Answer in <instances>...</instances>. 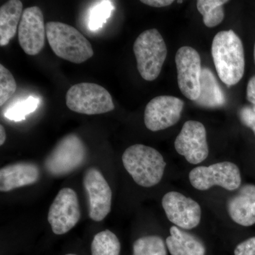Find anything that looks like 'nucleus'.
Returning <instances> with one entry per match:
<instances>
[{
	"instance_id": "f257e3e1",
	"label": "nucleus",
	"mask_w": 255,
	"mask_h": 255,
	"mask_svg": "<svg viewBox=\"0 0 255 255\" xmlns=\"http://www.w3.org/2000/svg\"><path fill=\"white\" fill-rule=\"evenodd\" d=\"M211 53L221 81L228 87L241 81L246 65L244 48L241 38L233 30L220 31L215 36Z\"/></svg>"
},
{
	"instance_id": "f03ea898",
	"label": "nucleus",
	"mask_w": 255,
	"mask_h": 255,
	"mask_svg": "<svg viewBox=\"0 0 255 255\" xmlns=\"http://www.w3.org/2000/svg\"><path fill=\"white\" fill-rule=\"evenodd\" d=\"M122 161L127 172L141 187H154L163 177L165 161L158 151L149 146H130L124 152Z\"/></svg>"
},
{
	"instance_id": "7ed1b4c3",
	"label": "nucleus",
	"mask_w": 255,
	"mask_h": 255,
	"mask_svg": "<svg viewBox=\"0 0 255 255\" xmlns=\"http://www.w3.org/2000/svg\"><path fill=\"white\" fill-rule=\"evenodd\" d=\"M46 36L51 49L62 59L81 64L91 58V43L76 28L58 21L46 23Z\"/></svg>"
},
{
	"instance_id": "20e7f679",
	"label": "nucleus",
	"mask_w": 255,
	"mask_h": 255,
	"mask_svg": "<svg viewBox=\"0 0 255 255\" xmlns=\"http://www.w3.org/2000/svg\"><path fill=\"white\" fill-rule=\"evenodd\" d=\"M137 68L142 78L153 81L157 78L167 55L162 35L157 29H149L139 35L133 44Z\"/></svg>"
},
{
	"instance_id": "39448f33",
	"label": "nucleus",
	"mask_w": 255,
	"mask_h": 255,
	"mask_svg": "<svg viewBox=\"0 0 255 255\" xmlns=\"http://www.w3.org/2000/svg\"><path fill=\"white\" fill-rule=\"evenodd\" d=\"M65 100L70 110L86 115L108 113L115 109L110 92L91 82H81L70 87Z\"/></svg>"
},
{
	"instance_id": "423d86ee",
	"label": "nucleus",
	"mask_w": 255,
	"mask_h": 255,
	"mask_svg": "<svg viewBox=\"0 0 255 255\" xmlns=\"http://www.w3.org/2000/svg\"><path fill=\"white\" fill-rule=\"evenodd\" d=\"M86 157L83 141L75 134H70L61 139L46 157L45 167L51 175L59 177L79 168Z\"/></svg>"
},
{
	"instance_id": "0eeeda50",
	"label": "nucleus",
	"mask_w": 255,
	"mask_h": 255,
	"mask_svg": "<svg viewBox=\"0 0 255 255\" xmlns=\"http://www.w3.org/2000/svg\"><path fill=\"white\" fill-rule=\"evenodd\" d=\"M189 177L191 185L200 191L208 190L214 186L233 191L241 184V171L236 164L231 162L196 167L191 171Z\"/></svg>"
},
{
	"instance_id": "6e6552de",
	"label": "nucleus",
	"mask_w": 255,
	"mask_h": 255,
	"mask_svg": "<svg viewBox=\"0 0 255 255\" xmlns=\"http://www.w3.org/2000/svg\"><path fill=\"white\" fill-rule=\"evenodd\" d=\"M81 217L78 196L73 189L63 188L50 206L48 221L52 231L63 235L73 229Z\"/></svg>"
},
{
	"instance_id": "1a4fd4ad",
	"label": "nucleus",
	"mask_w": 255,
	"mask_h": 255,
	"mask_svg": "<svg viewBox=\"0 0 255 255\" xmlns=\"http://www.w3.org/2000/svg\"><path fill=\"white\" fill-rule=\"evenodd\" d=\"M178 85L189 100H198L200 95L201 68L199 53L189 46H183L176 53Z\"/></svg>"
},
{
	"instance_id": "9d476101",
	"label": "nucleus",
	"mask_w": 255,
	"mask_h": 255,
	"mask_svg": "<svg viewBox=\"0 0 255 255\" xmlns=\"http://www.w3.org/2000/svg\"><path fill=\"white\" fill-rule=\"evenodd\" d=\"M83 185L88 198L90 219L96 222L103 221L112 207V192L108 182L100 170L92 167L85 172Z\"/></svg>"
},
{
	"instance_id": "9b49d317",
	"label": "nucleus",
	"mask_w": 255,
	"mask_h": 255,
	"mask_svg": "<svg viewBox=\"0 0 255 255\" xmlns=\"http://www.w3.org/2000/svg\"><path fill=\"white\" fill-rule=\"evenodd\" d=\"M174 147L179 155L193 164L201 163L209 155V145L204 124L196 121H188L176 137Z\"/></svg>"
},
{
	"instance_id": "f8f14e48",
	"label": "nucleus",
	"mask_w": 255,
	"mask_h": 255,
	"mask_svg": "<svg viewBox=\"0 0 255 255\" xmlns=\"http://www.w3.org/2000/svg\"><path fill=\"white\" fill-rule=\"evenodd\" d=\"M184 102L172 96L155 97L146 106L144 122L151 131H159L175 125L180 119Z\"/></svg>"
},
{
	"instance_id": "ddd939ff",
	"label": "nucleus",
	"mask_w": 255,
	"mask_h": 255,
	"mask_svg": "<svg viewBox=\"0 0 255 255\" xmlns=\"http://www.w3.org/2000/svg\"><path fill=\"white\" fill-rule=\"evenodd\" d=\"M46 29L43 12L38 6L23 10L18 28L19 45L28 55L38 54L43 49Z\"/></svg>"
},
{
	"instance_id": "4468645a",
	"label": "nucleus",
	"mask_w": 255,
	"mask_h": 255,
	"mask_svg": "<svg viewBox=\"0 0 255 255\" xmlns=\"http://www.w3.org/2000/svg\"><path fill=\"white\" fill-rule=\"evenodd\" d=\"M162 207L170 222L183 229L197 227L201 219L200 206L191 198L177 191H169L162 198Z\"/></svg>"
},
{
	"instance_id": "2eb2a0df",
	"label": "nucleus",
	"mask_w": 255,
	"mask_h": 255,
	"mask_svg": "<svg viewBox=\"0 0 255 255\" xmlns=\"http://www.w3.org/2000/svg\"><path fill=\"white\" fill-rule=\"evenodd\" d=\"M40 177L38 166L30 162H18L0 169V191L8 192L34 184Z\"/></svg>"
},
{
	"instance_id": "dca6fc26",
	"label": "nucleus",
	"mask_w": 255,
	"mask_h": 255,
	"mask_svg": "<svg viewBox=\"0 0 255 255\" xmlns=\"http://www.w3.org/2000/svg\"><path fill=\"white\" fill-rule=\"evenodd\" d=\"M227 209L235 223L246 227L255 224V185L242 187L238 194L228 200Z\"/></svg>"
},
{
	"instance_id": "f3484780",
	"label": "nucleus",
	"mask_w": 255,
	"mask_h": 255,
	"mask_svg": "<svg viewBox=\"0 0 255 255\" xmlns=\"http://www.w3.org/2000/svg\"><path fill=\"white\" fill-rule=\"evenodd\" d=\"M170 236L166 239V245L171 255H205L204 243L190 233L173 226L169 230Z\"/></svg>"
},
{
	"instance_id": "a211bd4d",
	"label": "nucleus",
	"mask_w": 255,
	"mask_h": 255,
	"mask_svg": "<svg viewBox=\"0 0 255 255\" xmlns=\"http://www.w3.org/2000/svg\"><path fill=\"white\" fill-rule=\"evenodd\" d=\"M19 0H10L0 8V46H7L16 35L23 14Z\"/></svg>"
},
{
	"instance_id": "6ab92c4d",
	"label": "nucleus",
	"mask_w": 255,
	"mask_h": 255,
	"mask_svg": "<svg viewBox=\"0 0 255 255\" xmlns=\"http://www.w3.org/2000/svg\"><path fill=\"white\" fill-rule=\"evenodd\" d=\"M196 104L204 108L215 109L226 105V96L211 70L203 68L201 71L200 95Z\"/></svg>"
},
{
	"instance_id": "aec40b11",
	"label": "nucleus",
	"mask_w": 255,
	"mask_h": 255,
	"mask_svg": "<svg viewBox=\"0 0 255 255\" xmlns=\"http://www.w3.org/2000/svg\"><path fill=\"white\" fill-rule=\"evenodd\" d=\"M226 0H199L196 2L198 11L203 16V21L207 27L213 28L222 22L225 13L223 6Z\"/></svg>"
},
{
	"instance_id": "412c9836",
	"label": "nucleus",
	"mask_w": 255,
	"mask_h": 255,
	"mask_svg": "<svg viewBox=\"0 0 255 255\" xmlns=\"http://www.w3.org/2000/svg\"><path fill=\"white\" fill-rule=\"evenodd\" d=\"M92 255H119L121 243L117 236L109 230L97 233L92 241Z\"/></svg>"
},
{
	"instance_id": "4be33fe9",
	"label": "nucleus",
	"mask_w": 255,
	"mask_h": 255,
	"mask_svg": "<svg viewBox=\"0 0 255 255\" xmlns=\"http://www.w3.org/2000/svg\"><path fill=\"white\" fill-rule=\"evenodd\" d=\"M133 255H167V248L158 236H145L137 239L132 246Z\"/></svg>"
},
{
	"instance_id": "5701e85b",
	"label": "nucleus",
	"mask_w": 255,
	"mask_h": 255,
	"mask_svg": "<svg viewBox=\"0 0 255 255\" xmlns=\"http://www.w3.org/2000/svg\"><path fill=\"white\" fill-rule=\"evenodd\" d=\"M39 104V100L36 97H28L26 100L19 101L11 106L5 112L4 117L14 122L25 120L26 116L36 111Z\"/></svg>"
},
{
	"instance_id": "b1692460",
	"label": "nucleus",
	"mask_w": 255,
	"mask_h": 255,
	"mask_svg": "<svg viewBox=\"0 0 255 255\" xmlns=\"http://www.w3.org/2000/svg\"><path fill=\"white\" fill-rule=\"evenodd\" d=\"M114 7L110 1H100L96 4L89 16L88 26L91 31H97L103 26L110 17Z\"/></svg>"
},
{
	"instance_id": "393cba45",
	"label": "nucleus",
	"mask_w": 255,
	"mask_h": 255,
	"mask_svg": "<svg viewBox=\"0 0 255 255\" xmlns=\"http://www.w3.org/2000/svg\"><path fill=\"white\" fill-rule=\"evenodd\" d=\"M16 90L14 76L4 65H0V107L12 97Z\"/></svg>"
},
{
	"instance_id": "a878e982",
	"label": "nucleus",
	"mask_w": 255,
	"mask_h": 255,
	"mask_svg": "<svg viewBox=\"0 0 255 255\" xmlns=\"http://www.w3.org/2000/svg\"><path fill=\"white\" fill-rule=\"evenodd\" d=\"M242 124L253 130L255 135V112L251 107H244L239 113Z\"/></svg>"
},
{
	"instance_id": "bb28decb",
	"label": "nucleus",
	"mask_w": 255,
	"mask_h": 255,
	"mask_svg": "<svg viewBox=\"0 0 255 255\" xmlns=\"http://www.w3.org/2000/svg\"><path fill=\"white\" fill-rule=\"evenodd\" d=\"M235 255H255V237L249 238L236 247Z\"/></svg>"
},
{
	"instance_id": "cd10ccee",
	"label": "nucleus",
	"mask_w": 255,
	"mask_h": 255,
	"mask_svg": "<svg viewBox=\"0 0 255 255\" xmlns=\"http://www.w3.org/2000/svg\"><path fill=\"white\" fill-rule=\"evenodd\" d=\"M247 99L253 105V110L255 112V76L248 82L247 86Z\"/></svg>"
},
{
	"instance_id": "c85d7f7f",
	"label": "nucleus",
	"mask_w": 255,
	"mask_h": 255,
	"mask_svg": "<svg viewBox=\"0 0 255 255\" xmlns=\"http://www.w3.org/2000/svg\"><path fill=\"white\" fill-rule=\"evenodd\" d=\"M142 3L152 7H164L169 6L174 2L173 0H142Z\"/></svg>"
},
{
	"instance_id": "c756f323",
	"label": "nucleus",
	"mask_w": 255,
	"mask_h": 255,
	"mask_svg": "<svg viewBox=\"0 0 255 255\" xmlns=\"http://www.w3.org/2000/svg\"><path fill=\"white\" fill-rule=\"evenodd\" d=\"M6 131L2 125H0V145H2L6 140Z\"/></svg>"
},
{
	"instance_id": "7c9ffc66",
	"label": "nucleus",
	"mask_w": 255,
	"mask_h": 255,
	"mask_svg": "<svg viewBox=\"0 0 255 255\" xmlns=\"http://www.w3.org/2000/svg\"><path fill=\"white\" fill-rule=\"evenodd\" d=\"M254 58H255V47H254Z\"/></svg>"
},
{
	"instance_id": "2f4dec72",
	"label": "nucleus",
	"mask_w": 255,
	"mask_h": 255,
	"mask_svg": "<svg viewBox=\"0 0 255 255\" xmlns=\"http://www.w3.org/2000/svg\"><path fill=\"white\" fill-rule=\"evenodd\" d=\"M75 255V254H68V255Z\"/></svg>"
},
{
	"instance_id": "473e14b6",
	"label": "nucleus",
	"mask_w": 255,
	"mask_h": 255,
	"mask_svg": "<svg viewBox=\"0 0 255 255\" xmlns=\"http://www.w3.org/2000/svg\"><path fill=\"white\" fill-rule=\"evenodd\" d=\"M182 1H178V3H182Z\"/></svg>"
}]
</instances>
